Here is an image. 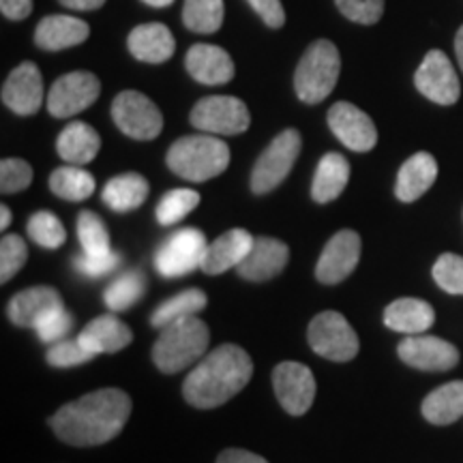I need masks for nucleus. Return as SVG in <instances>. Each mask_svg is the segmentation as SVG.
I'll return each mask as SVG.
<instances>
[{
	"label": "nucleus",
	"mask_w": 463,
	"mask_h": 463,
	"mask_svg": "<svg viewBox=\"0 0 463 463\" xmlns=\"http://www.w3.org/2000/svg\"><path fill=\"white\" fill-rule=\"evenodd\" d=\"M131 397L120 389H101L62 405L50 419L56 438L71 447H99L125 430Z\"/></svg>",
	"instance_id": "nucleus-1"
},
{
	"label": "nucleus",
	"mask_w": 463,
	"mask_h": 463,
	"mask_svg": "<svg viewBox=\"0 0 463 463\" xmlns=\"http://www.w3.org/2000/svg\"><path fill=\"white\" fill-rule=\"evenodd\" d=\"M253 375L251 356L241 345L223 344L202 358L198 367L187 375L183 395L189 405L211 410L245 389Z\"/></svg>",
	"instance_id": "nucleus-2"
},
{
	"label": "nucleus",
	"mask_w": 463,
	"mask_h": 463,
	"mask_svg": "<svg viewBox=\"0 0 463 463\" xmlns=\"http://www.w3.org/2000/svg\"><path fill=\"white\" fill-rule=\"evenodd\" d=\"M167 167L191 183H204L225 172L230 164L228 144L211 133L184 136L167 150Z\"/></svg>",
	"instance_id": "nucleus-3"
},
{
	"label": "nucleus",
	"mask_w": 463,
	"mask_h": 463,
	"mask_svg": "<svg viewBox=\"0 0 463 463\" xmlns=\"http://www.w3.org/2000/svg\"><path fill=\"white\" fill-rule=\"evenodd\" d=\"M208 344L211 333L206 324L198 316L187 317L161 328L159 339L153 345V361L159 372L178 373L189 364L198 363L206 354Z\"/></svg>",
	"instance_id": "nucleus-4"
},
{
	"label": "nucleus",
	"mask_w": 463,
	"mask_h": 463,
	"mask_svg": "<svg viewBox=\"0 0 463 463\" xmlns=\"http://www.w3.org/2000/svg\"><path fill=\"white\" fill-rule=\"evenodd\" d=\"M341 56L337 45L328 39H317L307 48L294 73V90L303 103L316 106L331 95L337 86Z\"/></svg>",
	"instance_id": "nucleus-5"
},
{
	"label": "nucleus",
	"mask_w": 463,
	"mask_h": 463,
	"mask_svg": "<svg viewBox=\"0 0 463 463\" xmlns=\"http://www.w3.org/2000/svg\"><path fill=\"white\" fill-rule=\"evenodd\" d=\"M303 137L297 129H286L269 144V148L260 155L251 172V191L258 195L270 194L286 181L288 174L297 164Z\"/></svg>",
	"instance_id": "nucleus-6"
},
{
	"label": "nucleus",
	"mask_w": 463,
	"mask_h": 463,
	"mask_svg": "<svg viewBox=\"0 0 463 463\" xmlns=\"http://www.w3.org/2000/svg\"><path fill=\"white\" fill-rule=\"evenodd\" d=\"M208 249L206 236L198 228H181L161 242L155 253V269L165 279H176L202 269Z\"/></svg>",
	"instance_id": "nucleus-7"
},
{
	"label": "nucleus",
	"mask_w": 463,
	"mask_h": 463,
	"mask_svg": "<svg viewBox=\"0 0 463 463\" xmlns=\"http://www.w3.org/2000/svg\"><path fill=\"white\" fill-rule=\"evenodd\" d=\"M191 125L211 136H239L251 125L249 108L239 97L213 95L204 97L191 109Z\"/></svg>",
	"instance_id": "nucleus-8"
},
{
	"label": "nucleus",
	"mask_w": 463,
	"mask_h": 463,
	"mask_svg": "<svg viewBox=\"0 0 463 463\" xmlns=\"http://www.w3.org/2000/svg\"><path fill=\"white\" fill-rule=\"evenodd\" d=\"M307 339H309V345L314 347L316 354L335 363L352 361L358 354V347H361L356 331L339 311L317 314L309 324Z\"/></svg>",
	"instance_id": "nucleus-9"
},
{
	"label": "nucleus",
	"mask_w": 463,
	"mask_h": 463,
	"mask_svg": "<svg viewBox=\"0 0 463 463\" xmlns=\"http://www.w3.org/2000/svg\"><path fill=\"white\" fill-rule=\"evenodd\" d=\"M116 127L133 140H155L164 129V116L153 99L137 90H123L112 103Z\"/></svg>",
	"instance_id": "nucleus-10"
},
{
	"label": "nucleus",
	"mask_w": 463,
	"mask_h": 463,
	"mask_svg": "<svg viewBox=\"0 0 463 463\" xmlns=\"http://www.w3.org/2000/svg\"><path fill=\"white\" fill-rule=\"evenodd\" d=\"M101 82L90 71L61 75L48 92V112L54 118H71L99 99Z\"/></svg>",
	"instance_id": "nucleus-11"
},
{
	"label": "nucleus",
	"mask_w": 463,
	"mask_h": 463,
	"mask_svg": "<svg viewBox=\"0 0 463 463\" xmlns=\"http://www.w3.org/2000/svg\"><path fill=\"white\" fill-rule=\"evenodd\" d=\"M414 84L422 97L438 106H453L461 97V84L450 58L442 50H431L416 69Z\"/></svg>",
	"instance_id": "nucleus-12"
},
{
	"label": "nucleus",
	"mask_w": 463,
	"mask_h": 463,
	"mask_svg": "<svg viewBox=\"0 0 463 463\" xmlns=\"http://www.w3.org/2000/svg\"><path fill=\"white\" fill-rule=\"evenodd\" d=\"M273 386L281 408L292 416H303L316 397V378L307 364L288 361L273 372Z\"/></svg>",
	"instance_id": "nucleus-13"
},
{
	"label": "nucleus",
	"mask_w": 463,
	"mask_h": 463,
	"mask_svg": "<svg viewBox=\"0 0 463 463\" xmlns=\"http://www.w3.org/2000/svg\"><path fill=\"white\" fill-rule=\"evenodd\" d=\"M328 127L335 137L354 153H369L378 144V129H375L373 120L354 103H335L328 109Z\"/></svg>",
	"instance_id": "nucleus-14"
},
{
	"label": "nucleus",
	"mask_w": 463,
	"mask_h": 463,
	"mask_svg": "<svg viewBox=\"0 0 463 463\" xmlns=\"http://www.w3.org/2000/svg\"><path fill=\"white\" fill-rule=\"evenodd\" d=\"M361 260V236L352 230H341L324 247L316 266L317 281L335 286L347 279Z\"/></svg>",
	"instance_id": "nucleus-15"
},
{
	"label": "nucleus",
	"mask_w": 463,
	"mask_h": 463,
	"mask_svg": "<svg viewBox=\"0 0 463 463\" xmlns=\"http://www.w3.org/2000/svg\"><path fill=\"white\" fill-rule=\"evenodd\" d=\"M399 358L420 372H449L459 363V350L431 335H408L399 344Z\"/></svg>",
	"instance_id": "nucleus-16"
},
{
	"label": "nucleus",
	"mask_w": 463,
	"mask_h": 463,
	"mask_svg": "<svg viewBox=\"0 0 463 463\" xmlns=\"http://www.w3.org/2000/svg\"><path fill=\"white\" fill-rule=\"evenodd\" d=\"M3 103L20 116L39 112L43 103V78L34 62H22L9 73L3 86Z\"/></svg>",
	"instance_id": "nucleus-17"
},
{
	"label": "nucleus",
	"mask_w": 463,
	"mask_h": 463,
	"mask_svg": "<svg viewBox=\"0 0 463 463\" xmlns=\"http://www.w3.org/2000/svg\"><path fill=\"white\" fill-rule=\"evenodd\" d=\"M184 67L195 82L206 86L228 84L236 75L232 56L223 48L211 43L191 45L184 56Z\"/></svg>",
	"instance_id": "nucleus-18"
},
{
	"label": "nucleus",
	"mask_w": 463,
	"mask_h": 463,
	"mask_svg": "<svg viewBox=\"0 0 463 463\" xmlns=\"http://www.w3.org/2000/svg\"><path fill=\"white\" fill-rule=\"evenodd\" d=\"M289 258L286 242L270 239V236H260L253 241L251 251L247 258L236 266V273L247 281H269L286 269Z\"/></svg>",
	"instance_id": "nucleus-19"
},
{
	"label": "nucleus",
	"mask_w": 463,
	"mask_h": 463,
	"mask_svg": "<svg viewBox=\"0 0 463 463\" xmlns=\"http://www.w3.org/2000/svg\"><path fill=\"white\" fill-rule=\"evenodd\" d=\"M62 298L58 289L50 286H34L17 292L7 307L11 322L20 328H34L45 316L61 309Z\"/></svg>",
	"instance_id": "nucleus-20"
},
{
	"label": "nucleus",
	"mask_w": 463,
	"mask_h": 463,
	"mask_svg": "<svg viewBox=\"0 0 463 463\" xmlns=\"http://www.w3.org/2000/svg\"><path fill=\"white\" fill-rule=\"evenodd\" d=\"M253 236L247 230L234 228L219 236L215 242H208L202 270L206 275H222L225 270L236 269L253 247Z\"/></svg>",
	"instance_id": "nucleus-21"
},
{
	"label": "nucleus",
	"mask_w": 463,
	"mask_h": 463,
	"mask_svg": "<svg viewBox=\"0 0 463 463\" xmlns=\"http://www.w3.org/2000/svg\"><path fill=\"white\" fill-rule=\"evenodd\" d=\"M90 34V26L73 15H48L34 31V43L45 52H61L84 43Z\"/></svg>",
	"instance_id": "nucleus-22"
},
{
	"label": "nucleus",
	"mask_w": 463,
	"mask_h": 463,
	"mask_svg": "<svg viewBox=\"0 0 463 463\" xmlns=\"http://www.w3.org/2000/svg\"><path fill=\"white\" fill-rule=\"evenodd\" d=\"M80 344L86 350H90L92 354H114L120 352L133 341V333L127 324L116 317L114 314L99 316L95 320L86 324L82 333L78 335Z\"/></svg>",
	"instance_id": "nucleus-23"
},
{
	"label": "nucleus",
	"mask_w": 463,
	"mask_h": 463,
	"mask_svg": "<svg viewBox=\"0 0 463 463\" xmlns=\"http://www.w3.org/2000/svg\"><path fill=\"white\" fill-rule=\"evenodd\" d=\"M127 48L131 56L150 65H159V62L170 61L176 50L174 34L165 24L159 22H150V24H140L129 33L127 39Z\"/></svg>",
	"instance_id": "nucleus-24"
},
{
	"label": "nucleus",
	"mask_w": 463,
	"mask_h": 463,
	"mask_svg": "<svg viewBox=\"0 0 463 463\" xmlns=\"http://www.w3.org/2000/svg\"><path fill=\"white\" fill-rule=\"evenodd\" d=\"M438 178V161L430 153H416L402 165L397 174L395 195L402 202H416Z\"/></svg>",
	"instance_id": "nucleus-25"
},
{
	"label": "nucleus",
	"mask_w": 463,
	"mask_h": 463,
	"mask_svg": "<svg viewBox=\"0 0 463 463\" xmlns=\"http://www.w3.org/2000/svg\"><path fill=\"white\" fill-rule=\"evenodd\" d=\"M436 322V311L420 298H399L384 311V324L395 333L422 335Z\"/></svg>",
	"instance_id": "nucleus-26"
},
{
	"label": "nucleus",
	"mask_w": 463,
	"mask_h": 463,
	"mask_svg": "<svg viewBox=\"0 0 463 463\" xmlns=\"http://www.w3.org/2000/svg\"><path fill=\"white\" fill-rule=\"evenodd\" d=\"M99 133L92 129L89 123H82V120L69 123L56 140V150L61 159H65L71 165L90 164L97 157V153H99Z\"/></svg>",
	"instance_id": "nucleus-27"
},
{
	"label": "nucleus",
	"mask_w": 463,
	"mask_h": 463,
	"mask_svg": "<svg viewBox=\"0 0 463 463\" xmlns=\"http://www.w3.org/2000/svg\"><path fill=\"white\" fill-rule=\"evenodd\" d=\"M350 181V164L344 155L326 153L317 164L314 184H311V198L317 204H328L337 200Z\"/></svg>",
	"instance_id": "nucleus-28"
},
{
	"label": "nucleus",
	"mask_w": 463,
	"mask_h": 463,
	"mask_svg": "<svg viewBox=\"0 0 463 463\" xmlns=\"http://www.w3.org/2000/svg\"><path fill=\"white\" fill-rule=\"evenodd\" d=\"M148 181L137 172H127L120 176H114L103 187L101 198L106 206L112 208L116 213H129L140 208L148 198Z\"/></svg>",
	"instance_id": "nucleus-29"
},
{
	"label": "nucleus",
	"mask_w": 463,
	"mask_h": 463,
	"mask_svg": "<svg viewBox=\"0 0 463 463\" xmlns=\"http://www.w3.org/2000/svg\"><path fill=\"white\" fill-rule=\"evenodd\" d=\"M422 416L431 425H450L463 419V380L449 382L430 392L422 402Z\"/></svg>",
	"instance_id": "nucleus-30"
},
{
	"label": "nucleus",
	"mask_w": 463,
	"mask_h": 463,
	"mask_svg": "<svg viewBox=\"0 0 463 463\" xmlns=\"http://www.w3.org/2000/svg\"><path fill=\"white\" fill-rule=\"evenodd\" d=\"M206 307V294L198 288L184 289V292L176 294V297L167 298L155 309L150 324L155 328H165L174 322L187 320V317H195Z\"/></svg>",
	"instance_id": "nucleus-31"
},
{
	"label": "nucleus",
	"mask_w": 463,
	"mask_h": 463,
	"mask_svg": "<svg viewBox=\"0 0 463 463\" xmlns=\"http://www.w3.org/2000/svg\"><path fill=\"white\" fill-rule=\"evenodd\" d=\"M52 194L67 202H82L95 194V176L82 165L58 167L50 176Z\"/></svg>",
	"instance_id": "nucleus-32"
},
{
	"label": "nucleus",
	"mask_w": 463,
	"mask_h": 463,
	"mask_svg": "<svg viewBox=\"0 0 463 463\" xmlns=\"http://www.w3.org/2000/svg\"><path fill=\"white\" fill-rule=\"evenodd\" d=\"M223 0H184L183 24L200 34L217 33L223 24Z\"/></svg>",
	"instance_id": "nucleus-33"
},
{
	"label": "nucleus",
	"mask_w": 463,
	"mask_h": 463,
	"mask_svg": "<svg viewBox=\"0 0 463 463\" xmlns=\"http://www.w3.org/2000/svg\"><path fill=\"white\" fill-rule=\"evenodd\" d=\"M144 289H146L144 275L140 270H129V273L120 275L118 279L109 283L106 288V294H103V300H106L109 309L120 314V311H127L142 298Z\"/></svg>",
	"instance_id": "nucleus-34"
},
{
	"label": "nucleus",
	"mask_w": 463,
	"mask_h": 463,
	"mask_svg": "<svg viewBox=\"0 0 463 463\" xmlns=\"http://www.w3.org/2000/svg\"><path fill=\"white\" fill-rule=\"evenodd\" d=\"M200 204V194L194 189H172L157 204V222L165 228L181 223Z\"/></svg>",
	"instance_id": "nucleus-35"
},
{
	"label": "nucleus",
	"mask_w": 463,
	"mask_h": 463,
	"mask_svg": "<svg viewBox=\"0 0 463 463\" xmlns=\"http://www.w3.org/2000/svg\"><path fill=\"white\" fill-rule=\"evenodd\" d=\"M28 236L45 249H58L62 242L67 241L65 225L58 219L54 213L50 211H39L28 219Z\"/></svg>",
	"instance_id": "nucleus-36"
},
{
	"label": "nucleus",
	"mask_w": 463,
	"mask_h": 463,
	"mask_svg": "<svg viewBox=\"0 0 463 463\" xmlns=\"http://www.w3.org/2000/svg\"><path fill=\"white\" fill-rule=\"evenodd\" d=\"M78 239L82 245L84 253H92V256H101V253H109V236L106 230V223L95 213L84 211L78 217Z\"/></svg>",
	"instance_id": "nucleus-37"
},
{
	"label": "nucleus",
	"mask_w": 463,
	"mask_h": 463,
	"mask_svg": "<svg viewBox=\"0 0 463 463\" xmlns=\"http://www.w3.org/2000/svg\"><path fill=\"white\" fill-rule=\"evenodd\" d=\"M28 260V247L22 236L9 234L0 242V281L7 283L20 273Z\"/></svg>",
	"instance_id": "nucleus-38"
},
{
	"label": "nucleus",
	"mask_w": 463,
	"mask_h": 463,
	"mask_svg": "<svg viewBox=\"0 0 463 463\" xmlns=\"http://www.w3.org/2000/svg\"><path fill=\"white\" fill-rule=\"evenodd\" d=\"M433 279L444 292L463 297V258L455 253H444L433 264Z\"/></svg>",
	"instance_id": "nucleus-39"
},
{
	"label": "nucleus",
	"mask_w": 463,
	"mask_h": 463,
	"mask_svg": "<svg viewBox=\"0 0 463 463\" xmlns=\"http://www.w3.org/2000/svg\"><path fill=\"white\" fill-rule=\"evenodd\" d=\"M48 363L52 367H78V364H84L95 358L90 350L80 344V339H62L58 344H52V347L48 350Z\"/></svg>",
	"instance_id": "nucleus-40"
},
{
	"label": "nucleus",
	"mask_w": 463,
	"mask_h": 463,
	"mask_svg": "<svg viewBox=\"0 0 463 463\" xmlns=\"http://www.w3.org/2000/svg\"><path fill=\"white\" fill-rule=\"evenodd\" d=\"M335 5L347 20L364 26L378 24L384 14V0H335Z\"/></svg>",
	"instance_id": "nucleus-41"
},
{
	"label": "nucleus",
	"mask_w": 463,
	"mask_h": 463,
	"mask_svg": "<svg viewBox=\"0 0 463 463\" xmlns=\"http://www.w3.org/2000/svg\"><path fill=\"white\" fill-rule=\"evenodd\" d=\"M33 183V167L26 161L9 157L0 161V191L17 194Z\"/></svg>",
	"instance_id": "nucleus-42"
},
{
	"label": "nucleus",
	"mask_w": 463,
	"mask_h": 463,
	"mask_svg": "<svg viewBox=\"0 0 463 463\" xmlns=\"http://www.w3.org/2000/svg\"><path fill=\"white\" fill-rule=\"evenodd\" d=\"M75 270L86 279H101L116 270L120 266V253L109 251L101 253V256H92V253H82L80 258H75Z\"/></svg>",
	"instance_id": "nucleus-43"
},
{
	"label": "nucleus",
	"mask_w": 463,
	"mask_h": 463,
	"mask_svg": "<svg viewBox=\"0 0 463 463\" xmlns=\"http://www.w3.org/2000/svg\"><path fill=\"white\" fill-rule=\"evenodd\" d=\"M73 328V317L71 314H67L65 307L61 309H54L52 314L43 317L42 322L34 326L37 331V337L43 341V344H58L69 335V331Z\"/></svg>",
	"instance_id": "nucleus-44"
},
{
	"label": "nucleus",
	"mask_w": 463,
	"mask_h": 463,
	"mask_svg": "<svg viewBox=\"0 0 463 463\" xmlns=\"http://www.w3.org/2000/svg\"><path fill=\"white\" fill-rule=\"evenodd\" d=\"M251 9L262 17V22L270 28H281L286 24V11L281 0H247Z\"/></svg>",
	"instance_id": "nucleus-45"
},
{
	"label": "nucleus",
	"mask_w": 463,
	"mask_h": 463,
	"mask_svg": "<svg viewBox=\"0 0 463 463\" xmlns=\"http://www.w3.org/2000/svg\"><path fill=\"white\" fill-rule=\"evenodd\" d=\"M0 11L7 20H26L33 14V0H0Z\"/></svg>",
	"instance_id": "nucleus-46"
},
{
	"label": "nucleus",
	"mask_w": 463,
	"mask_h": 463,
	"mask_svg": "<svg viewBox=\"0 0 463 463\" xmlns=\"http://www.w3.org/2000/svg\"><path fill=\"white\" fill-rule=\"evenodd\" d=\"M217 463H269L264 457H260L251 450H242V449H228L219 455Z\"/></svg>",
	"instance_id": "nucleus-47"
},
{
	"label": "nucleus",
	"mask_w": 463,
	"mask_h": 463,
	"mask_svg": "<svg viewBox=\"0 0 463 463\" xmlns=\"http://www.w3.org/2000/svg\"><path fill=\"white\" fill-rule=\"evenodd\" d=\"M61 5H65L67 9L73 11H95L106 5V0H58Z\"/></svg>",
	"instance_id": "nucleus-48"
},
{
	"label": "nucleus",
	"mask_w": 463,
	"mask_h": 463,
	"mask_svg": "<svg viewBox=\"0 0 463 463\" xmlns=\"http://www.w3.org/2000/svg\"><path fill=\"white\" fill-rule=\"evenodd\" d=\"M455 52H457V61H459V67L463 71V26L459 28V33H457L455 37Z\"/></svg>",
	"instance_id": "nucleus-49"
},
{
	"label": "nucleus",
	"mask_w": 463,
	"mask_h": 463,
	"mask_svg": "<svg viewBox=\"0 0 463 463\" xmlns=\"http://www.w3.org/2000/svg\"><path fill=\"white\" fill-rule=\"evenodd\" d=\"M9 223H11L9 206H0V230H7Z\"/></svg>",
	"instance_id": "nucleus-50"
},
{
	"label": "nucleus",
	"mask_w": 463,
	"mask_h": 463,
	"mask_svg": "<svg viewBox=\"0 0 463 463\" xmlns=\"http://www.w3.org/2000/svg\"><path fill=\"white\" fill-rule=\"evenodd\" d=\"M144 5H148V7H155V9H164V7H170L174 0H142Z\"/></svg>",
	"instance_id": "nucleus-51"
}]
</instances>
